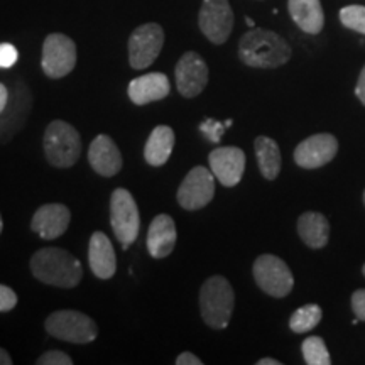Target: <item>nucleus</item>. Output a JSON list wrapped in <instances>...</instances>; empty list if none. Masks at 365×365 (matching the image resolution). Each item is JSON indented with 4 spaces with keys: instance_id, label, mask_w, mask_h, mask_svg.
<instances>
[{
    "instance_id": "obj_18",
    "label": "nucleus",
    "mask_w": 365,
    "mask_h": 365,
    "mask_svg": "<svg viewBox=\"0 0 365 365\" xmlns=\"http://www.w3.org/2000/svg\"><path fill=\"white\" fill-rule=\"evenodd\" d=\"M90 269L98 279H110L117 271L115 250L103 232H95L88 244Z\"/></svg>"
},
{
    "instance_id": "obj_36",
    "label": "nucleus",
    "mask_w": 365,
    "mask_h": 365,
    "mask_svg": "<svg viewBox=\"0 0 365 365\" xmlns=\"http://www.w3.org/2000/svg\"><path fill=\"white\" fill-rule=\"evenodd\" d=\"M257 365H281V362L276 359H261L257 362Z\"/></svg>"
},
{
    "instance_id": "obj_28",
    "label": "nucleus",
    "mask_w": 365,
    "mask_h": 365,
    "mask_svg": "<svg viewBox=\"0 0 365 365\" xmlns=\"http://www.w3.org/2000/svg\"><path fill=\"white\" fill-rule=\"evenodd\" d=\"M38 365H71L73 359L61 350H49L36 360Z\"/></svg>"
},
{
    "instance_id": "obj_33",
    "label": "nucleus",
    "mask_w": 365,
    "mask_h": 365,
    "mask_svg": "<svg viewBox=\"0 0 365 365\" xmlns=\"http://www.w3.org/2000/svg\"><path fill=\"white\" fill-rule=\"evenodd\" d=\"M355 95H357L360 102L365 105V66L362 68V71H360L357 86H355Z\"/></svg>"
},
{
    "instance_id": "obj_2",
    "label": "nucleus",
    "mask_w": 365,
    "mask_h": 365,
    "mask_svg": "<svg viewBox=\"0 0 365 365\" xmlns=\"http://www.w3.org/2000/svg\"><path fill=\"white\" fill-rule=\"evenodd\" d=\"M31 272L36 279L48 286L71 289L80 284L83 267L75 255L65 249H41L31 259Z\"/></svg>"
},
{
    "instance_id": "obj_4",
    "label": "nucleus",
    "mask_w": 365,
    "mask_h": 365,
    "mask_svg": "<svg viewBox=\"0 0 365 365\" xmlns=\"http://www.w3.org/2000/svg\"><path fill=\"white\" fill-rule=\"evenodd\" d=\"M44 154L54 168H71L81 154V137L65 120H53L44 132Z\"/></svg>"
},
{
    "instance_id": "obj_26",
    "label": "nucleus",
    "mask_w": 365,
    "mask_h": 365,
    "mask_svg": "<svg viewBox=\"0 0 365 365\" xmlns=\"http://www.w3.org/2000/svg\"><path fill=\"white\" fill-rule=\"evenodd\" d=\"M340 21L346 29L365 34V7L364 6H346L340 11Z\"/></svg>"
},
{
    "instance_id": "obj_24",
    "label": "nucleus",
    "mask_w": 365,
    "mask_h": 365,
    "mask_svg": "<svg viewBox=\"0 0 365 365\" xmlns=\"http://www.w3.org/2000/svg\"><path fill=\"white\" fill-rule=\"evenodd\" d=\"M323 312L318 304H304L296 309L289 318V328L294 333H307L313 330L314 327H318V323L322 322Z\"/></svg>"
},
{
    "instance_id": "obj_16",
    "label": "nucleus",
    "mask_w": 365,
    "mask_h": 365,
    "mask_svg": "<svg viewBox=\"0 0 365 365\" xmlns=\"http://www.w3.org/2000/svg\"><path fill=\"white\" fill-rule=\"evenodd\" d=\"M90 166L100 176H115L122 170V154L117 144L108 135L100 134L93 139L88 149Z\"/></svg>"
},
{
    "instance_id": "obj_13",
    "label": "nucleus",
    "mask_w": 365,
    "mask_h": 365,
    "mask_svg": "<svg viewBox=\"0 0 365 365\" xmlns=\"http://www.w3.org/2000/svg\"><path fill=\"white\" fill-rule=\"evenodd\" d=\"M339 153V140L331 134H314L294 149V161L303 170H318Z\"/></svg>"
},
{
    "instance_id": "obj_1",
    "label": "nucleus",
    "mask_w": 365,
    "mask_h": 365,
    "mask_svg": "<svg viewBox=\"0 0 365 365\" xmlns=\"http://www.w3.org/2000/svg\"><path fill=\"white\" fill-rule=\"evenodd\" d=\"M291 48L284 38L274 31L250 27L239 41V58L250 68L272 70L291 59Z\"/></svg>"
},
{
    "instance_id": "obj_23",
    "label": "nucleus",
    "mask_w": 365,
    "mask_h": 365,
    "mask_svg": "<svg viewBox=\"0 0 365 365\" xmlns=\"http://www.w3.org/2000/svg\"><path fill=\"white\" fill-rule=\"evenodd\" d=\"M255 156H257L261 175L269 181H274L281 171V150L276 140L271 137H257L254 143Z\"/></svg>"
},
{
    "instance_id": "obj_7",
    "label": "nucleus",
    "mask_w": 365,
    "mask_h": 365,
    "mask_svg": "<svg viewBox=\"0 0 365 365\" xmlns=\"http://www.w3.org/2000/svg\"><path fill=\"white\" fill-rule=\"evenodd\" d=\"M252 272L257 286L272 298H286L293 291V272L287 267V264L276 255L264 254L255 259Z\"/></svg>"
},
{
    "instance_id": "obj_31",
    "label": "nucleus",
    "mask_w": 365,
    "mask_h": 365,
    "mask_svg": "<svg viewBox=\"0 0 365 365\" xmlns=\"http://www.w3.org/2000/svg\"><path fill=\"white\" fill-rule=\"evenodd\" d=\"M352 309L360 322H365V289H357L352 294Z\"/></svg>"
},
{
    "instance_id": "obj_8",
    "label": "nucleus",
    "mask_w": 365,
    "mask_h": 365,
    "mask_svg": "<svg viewBox=\"0 0 365 365\" xmlns=\"http://www.w3.org/2000/svg\"><path fill=\"white\" fill-rule=\"evenodd\" d=\"M76 44L65 34L53 33L44 39L43 44V71L49 78H65L76 66Z\"/></svg>"
},
{
    "instance_id": "obj_40",
    "label": "nucleus",
    "mask_w": 365,
    "mask_h": 365,
    "mask_svg": "<svg viewBox=\"0 0 365 365\" xmlns=\"http://www.w3.org/2000/svg\"><path fill=\"white\" fill-rule=\"evenodd\" d=\"M364 205H365V191H364Z\"/></svg>"
},
{
    "instance_id": "obj_21",
    "label": "nucleus",
    "mask_w": 365,
    "mask_h": 365,
    "mask_svg": "<svg viewBox=\"0 0 365 365\" xmlns=\"http://www.w3.org/2000/svg\"><path fill=\"white\" fill-rule=\"evenodd\" d=\"M298 234L309 249H323L330 239V223L318 212H307L298 218Z\"/></svg>"
},
{
    "instance_id": "obj_14",
    "label": "nucleus",
    "mask_w": 365,
    "mask_h": 365,
    "mask_svg": "<svg viewBox=\"0 0 365 365\" xmlns=\"http://www.w3.org/2000/svg\"><path fill=\"white\" fill-rule=\"evenodd\" d=\"M210 170L218 181L227 188L239 185L245 171V154L244 150L234 145L217 148L208 156Z\"/></svg>"
},
{
    "instance_id": "obj_29",
    "label": "nucleus",
    "mask_w": 365,
    "mask_h": 365,
    "mask_svg": "<svg viewBox=\"0 0 365 365\" xmlns=\"http://www.w3.org/2000/svg\"><path fill=\"white\" fill-rule=\"evenodd\" d=\"M19 53L12 44L4 43L0 44V68H11L16 65Z\"/></svg>"
},
{
    "instance_id": "obj_38",
    "label": "nucleus",
    "mask_w": 365,
    "mask_h": 365,
    "mask_svg": "<svg viewBox=\"0 0 365 365\" xmlns=\"http://www.w3.org/2000/svg\"><path fill=\"white\" fill-rule=\"evenodd\" d=\"M2 228H4V222H2V217H0V234H2Z\"/></svg>"
},
{
    "instance_id": "obj_22",
    "label": "nucleus",
    "mask_w": 365,
    "mask_h": 365,
    "mask_svg": "<svg viewBox=\"0 0 365 365\" xmlns=\"http://www.w3.org/2000/svg\"><path fill=\"white\" fill-rule=\"evenodd\" d=\"M175 148V132L168 125H158L150 132L144 148V158L148 164L154 168L163 166L170 159Z\"/></svg>"
},
{
    "instance_id": "obj_3",
    "label": "nucleus",
    "mask_w": 365,
    "mask_h": 365,
    "mask_svg": "<svg viewBox=\"0 0 365 365\" xmlns=\"http://www.w3.org/2000/svg\"><path fill=\"white\" fill-rule=\"evenodd\" d=\"M235 307L234 287L223 276H212L200 289V312L213 330H223L230 323Z\"/></svg>"
},
{
    "instance_id": "obj_5",
    "label": "nucleus",
    "mask_w": 365,
    "mask_h": 365,
    "mask_svg": "<svg viewBox=\"0 0 365 365\" xmlns=\"http://www.w3.org/2000/svg\"><path fill=\"white\" fill-rule=\"evenodd\" d=\"M46 331L58 340L85 345L97 339L98 327L88 314L75 309H61L46 318Z\"/></svg>"
},
{
    "instance_id": "obj_25",
    "label": "nucleus",
    "mask_w": 365,
    "mask_h": 365,
    "mask_svg": "<svg viewBox=\"0 0 365 365\" xmlns=\"http://www.w3.org/2000/svg\"><path fill=\"white\" fill-rule=\"evenodd\" d=\"M304 362L308 365H330L331 359L323 339L319 336H308L301 345Z\"/></svg>"
},
{
    "instance_id": "obj_30",
    "label": "nucleus",
    "mask_w": 365,
    "mask_h": 365,
    "mask_svg": "<svg viewBox=\"0 0 365 365\" xmlns=\"http://www.w3.org/2000/svg\"><path fill=\"white\" fill-rule=\"evenodd\" d=\"M17 294L14 293L11 287L0 284V312L6 313L16 308Z\"/></svg>"
},
{
    "instance_id": "obj_19",
    "label": "nucleus",
    "mask_w": 365,
    "mask_h": 365,
    "mask_svg": "<svg viewBox=\"0 0 365 365\" xmlns=\"http://www.w3.org/2000/svg\"><path fill=\"white\" fill-rule=\"evenodd\" d=\"M176 245L175 220L166 213H161L150 222L148 230V250L154 259L168 257Z\"/></svg>"
},
{
    "instance_id": "obj_15",
    "label": "nucleus",
    "mask_w": 365,
    "mask_h": 365,
    "mask_svg": "<svg viewBox=\"0 0 365 365\" xmlns=\"http://www.w3.org/2000/svg\"><path fill=\"white\" fill-rule=\"evenodd\" d=\"M71 220V212L65 205L48 203L36 210L31 228L41 239L54 240L68 230Z\"/></svg>"
},
{
    "instance_id": "obj_37",
    "label": "nucleus",
    "mask_w": 365,
    "mask_h": 365,
    "mask_svg": "<svg viewBox=\"0 0 365 365\" xmlns=\"http://www.w3.org/2000/svg\"><path fill=\"white\" fill-rule=\"evenodd\" d=\"M245 22H247V26L249 27H255V24H254V21L250 19V17H247V19H245Z\"/></svg>"
},
{
    "instance_id": "obj_39",
    "label": "nucleus",
    "mask_w": 365,
    "mask_h": 365,
    "mask_svg": "<svg viewBox=\"0 0 365 365\" xmlns=\"http://www.w3.org/2000/svg\"><path fill=\"white\" fill-rule=\"evenodd\" d=\"M362 272H364V276H365V264H364V267H362Z\"/></svg>"
},
{
    "instance_id": "obj_17",
    "label": "nucleus",
    "mask_w": 365,
    "mask_h": 365,
    "mask_svg": "<svg viewBox=\"0 0 365 365\" xmlns=\"http://www.w3.org/2000/svg\"><path fill=\"white\" fill-rule=\"evenodd\" d=\"M171 91V85L164 73H148V75L134 78L129 83L127 93L130 102L135 105H148L150 102L166 98Z\"/></svg>"
},
{
    "instance_id": "obj_6",
    "label": "nucleus",
    "mask_w": 365,
    "mask_h": 365,
    "mask_svg": "<svg viewBox=\"0 0 365 365\" xmlns=\"http://www.w3.org/2000/svg\"><path fill=\"white\" fill-rule=\"evenodd\" d=\"M110 223L113 234L122 244V247L129 249L139 235L140 217L134 196L125 188H117L112 193Z\"/></svg>"
},
{
    "instance_id": "obj_10",
    "label": "nucleus",
    "mask_w": 365,
    "mask_h": 365,
    "mask_svg": "<svg viewBox=\"0 0 365 365\" xmlns=\"http://www.w3.org/2000/svg\"><path fill=\"white\" fill-rule=\"evenodd\" d=\"M198 24L210 43L223 44L234 29V11L228 0H203Z\"/></svg>"
},
{
    "instance_id": "obj_32",
    "label": "nucleus",
    "mask_w": 365,
    "mask_h": 365,
    "mask_svg": "<svg viewBox=\"0 0 365 365\" xmlns=\"http://www.w3.org/2000/svg\"><path fill=\"white\" fill-rule=\"evenodd\" d=\"M176 365H203V362L196 357L195 354L182 352L180 357L176 359Z\"/></svg>"
},
{
    "instance_id": "obj_12",
    "label": "nucleus",
    "mask_w": 365,
    "mask_h": 365,
    "mask_svg": "<svg viewBox=\"0 0 365 365\" xmlns=\"http://www.w3.org/2000/svg\"><path fill=\"white\" fill-rule=\"evenodd\" d=\"M176 88L185 98L198 97L207 88L208 66L198 53H185L178 61L176 70Z\"/></svg>"
},
{
    "instance_id": "obj_9",
    "label": "nucleus",
    "mask_w": 365,
    "mask_h": 365,
    "mask_svg": "<svg viewBox=\"0 0 365 365\" xmlns=\"http://www.w3.org/2000/svg\"><path fill=\"white\" fill-rule=\"evenodd\" d=\"M164 44V31L156 22L139 26L129 38V63L134 70H145L156 61Z\"/></svg>"
},
{
    "instance_id": "obj_35",
    "label": "nucleus",
    "mask_w": 365,
    "mask_h": 365,
    "mask_svg": "<svg viewBox=\"0 0 365 365\" xmlns=\"http://www.w3.org/2000/svg\"><path fill=\"white\" fill-rule=\"evenodd\" d=\"M0 365H12V359L7 350L0 349Z\"/></svg>"
},
{
    "instance_id": "obj_27",
    "label": "nucleus",
    "mask_w": 365,
    "mask_h": 365,
    "mask_svg": "<svg viewBox=\"0 0 365 365\" xmlns=\"http://www.w3.org/2000/svg\"><path fill=\"white\" fill-rule=\"evenodd\" d=\"M200 130H202V134L207 137L210 143H218V140L222 139L223 132L227 130V125L225 122H218L215 118H207V120L202 122V125H200Z\"/></svg>"
},
{
    "instance_id": "obj_11",
    "label": "nucleus",
    "mask_w": 365,
    "mask_h": 365,
    "mask_svg": "<svg viewBox=\"0 0 365 365\" xmlns=\"http://www.w3.org/2000/svg\"><path fill=\"white\" fill-rule=\"evenodd\" d=\"M215 195V175L203 166H196L182 180L178 190V203L181 208L202 210L213 200Z\"/></svg>"
},
{
    "instance_id": "obj_20",
    "label": "nucleus",
    "mask_w": 365,
    "mask_h": 365,
    "mask_svg": "<svg viewBox=\"0 0 365 365\" xmlns=\"http://www.w3.org/2000/svg\"><path fill=\"white\" fill-rule=\"evenodd\" d=\"M291 19L307 34H319L325 26V14L319 0H287Z\"/></svg>"
},
{
    "instance_id": "obj_34",
    "label": "nucleus",
    "mask_w": 365,
    "mask_h": 365,
    "mask_svg": "<svg viewBox=\"0 0 365 365\" xmlns=\"http://www.w3.org/2000/svg\"><path fill=\"white\" fill-rule=\"evenodd\" d=\"M7 102H9V91L6 88V85L0 83V113L4 112V108H6Z\"/></svg>"
}]
</instances>
